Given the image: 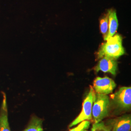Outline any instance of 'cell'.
Segmentation results:
<instances>
[{
  "instance_id": "cell-8",
  "label": "cell",
  "mask_w": 131,
  "mask_h": 131,
  "mask_svg": "<svg viewBox=\"0 0 131 131\" xmlns=\"http://www.w3.org/2000/svg\"><path fill=\"white\" fill-rule=\"evenodd\" d=\"M3 99L0 109V131H11L8 119L6 95L3 92Z\"/></svg>"
},
{
  "instance_id": "cell-7",
  "label": "cell",
  "mask_w": 131,
  "mask_h": 131,
  "mask_svg": "<svg viewBox=\"0 0 131 131\" xmlns=\"http://www.w3.org/2000/svg\"><path fill=\"white\" fill-rule=\"evenodd\" d=\"M110 124L112 126L111 131H130L131 118L130 115H124L113 119Z\"/></svg>"
},
{
  "instance_id": "cell-6",
  "label": "cell",
  "mask_w": 131,
  "mask_h": 131,
  "mask_svg": "<svg viewBox=\"0 0 131 131\" xmlns=\"http://www.w3.org/2000/svg\"><path fill=\"white\" fill-rule=\"evenodd\" d=\"M99 62L94 70L98 72L102 71L103 72L110 73L112 75L116 74L117 70V63L116 60L107 56H103Z\"/></svg>"
},
{
  "instance_id": "cell-12",
  "label": "cell",
  "mask_w": 131,
  "mask_h": 131,
  "mask_svg": "<svg viewBox=\"0 0 131 131\" xmlns=\"http://www.w3.org/2000/svg\"><path fill=\"white\" fill-rule=\"evenodd\" d=\"M100 30L104 38L106 36L108 30V14L105 15L100 21Z\"/></svg>"
},
{
  "instance_id": "cell-11",
  "label": "cell",
  "mask_w": 131,
  "mask_h": 131,
  "mask_svg": "<svg viewBox=\"0 0 131 131\" xmlns=\"http://www.w3.org/2000/svg\"><path fill=\"white\" fill-rule=\"evenodd\" d=\"M112 126L111 124H106L101 121L98 123H94L91 131H111Z\"/></svg>"
},
{
  "instance_id": "cell-5",
  "label": "cell",
  "mask_w": 131,
  "mask_h": 131,
  "mask_svg": "<svg viewBox=\"0 0 131 131\" xmlns=\"http://www.w3.org/2000/svg\"><path fill=\"white\" fill-rule=\"evenodd\" d=\"M116 86L114 81L107 77H98L94 81L93 89L97 93L107 95L112 93Z\"/></svg>"
},
{
  "instance_id": "cell-14",
  "label": "cell",
  "mask_w": 131,
  "mask_h": 131,
  "mask_svg": "<svg viewBox=\"0 0 131 131\" xmlns=\"http://www.w3.org/2000/svg\"><path fill=\"white\" fill-rule=\"evenodd\" d=\"M84 131H87V130H84Z\"/></svg>"
},
{
  "instance_id": "cell-10",
  "label": "cell",
  "mask_w": 131,
  "mask_h": 131,
  "mask_svg": "<svg viewBox=\"0 0 131 131\" xmlns=\"http://www.w3.org/2000/svg\"><path fill=\"white\" fill-rule=\"evenodd\" d=\"M23 131H43L42 119L36 117H32L28 127Z\"/></svg>"
},
{
  "instance_id": "cell-9",
  "label": "cell",
  "mask_w": 131,
  "mask_h": 131,
  "mask_svg": "<svg viewBox=\"0 0 131 131\" xmlns=\"http://www.w3.org/2000/svg\"><path fill=\"white\" fill-rule=\"evenodd\" d=\"M108 30L106 36L104 38L106 40L108 38H111L117 32L118 28V19L115 11L111 10L108 11Z\"/></svg>"
},
{
  "instance_id": "cell-1",
  "label": "cell",
  "mask_w": 131,
  "mask_h": 131,
  "mask_svg": "<svg viewBox=\"0 0 131 131\" xmlns=\"http://www.w3.org/2000/svg\"><path fill=\"white\" fill-rule=\"evenodd\" d=\"M106 41V42L102 45L99 51L98 58L107 56L116 60L125 53L122 37L119 35L116 34L108 38Z\"/></svg>"
},
{
  "instance_id": "cell-2",
  "label": "cell",
  "mask_w": 131,
  "mask_h": 131,
  "mask_svg": "<svg viewBox=\"0 0 131 131\" xmlns=\"http://www.w3.org/2000/svg\"><path fill=\"white\" fill-rule=\"evenodd\" d=\"M109 105V99L107 95L96 94L92 109L94 123L100 122L107 116Z\"/></svg>"
},
{
  "instance_id": "cell-4",
  "label": "cell",
  "mask_w": 131,
  "mask_h": 131,
  "mask_svg": "<svg viewBox=\"0 0 131 131\" xmlns=\"http://www.w3.org/2000/svg\"><path fill=\"white\" fill-rule=\"evenodd\" d=\"M113 99L119 107L122 109H130L131 106V87L121 88L113 95Z\"/></svg>"
},
{
  "instance_id": "cell-13",
  "label": "cell",
  "mask_w": 131,
  "mask_h": 131,
  "mask_svg": "<svg viewBox=\"0 0 131 131\" xmlns=\"http://www.w3.org/2000/svg\"><path fill=\"white\" fill-rule=\"evenodd\" d=\"M90 122L88 121H84L80 123L78 126L71 129L69 131H84L89 128Z\"/></svg>"
},
{
  "instance_id": "cell-3",
  "label": "cell",
  "mask_w": 131,
  "mask_h": 131,
  "mask_svg": "<svg viewBox=\"0 0 131 131\" xmlns=\"http://www.w3.org/2000/svg\"><path fill=\"white\" fill-rule=\"evenodd\" d=\"M95 96L96 92L92 86H90L89 92L84 101L81 112L78 116L70 123L69 125L70 128L84 121L91 119L92 106Z\"/></svg>"
}]
</instances>
